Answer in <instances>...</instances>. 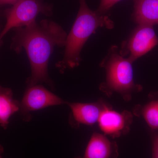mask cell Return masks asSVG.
I'll list each match as a JSON object with an SVG mask.
<instances>
[{"mask_svg": "<svg viewBox=\"0 0 158 158\" xmlns=\"http://www.w3.org/2000/svg\"><path fill=\"white\" fill-rule=\"evenodd\" d=\"M14 29L11 48L17 53L24 49L31 65V75L27 79V86L44 83L53 88L48 76L49 61L56 46H65V31L58 24L47 19Z\"/></svg>", "mask_w": 158, "mask_h": 158, "instance_id": "obj_1", "label": "cell"}, {"mask_svg": "<svg viewBox=\"0 0 158 158\" xmlns=\"http://www.w3.org/2000/svg\"><path fill=\"white\" fill-rule=\"evenodd\" d=\"M114 27V23L108 16L92 11L87 6L85 0H80L77 15L66 37L64 56L56 64L59 72L63 73L66 69L78 66L83 47L98 27L112 29Z\"/></svg>", "mask_w": 158, "mask_h": 158, "instance_id": "obj_2", "label": "cell"}, {"mask_svg": "<svg viewBox=\"0 0 158 158\" xmlns=\"http://www.w3.org/2000/svg\"><path fill=\"white\" fill-rule=\"evenodd\" d=\"M132 64L127 58L119 54L118 46H112L100 63L106 71V81L101 86L102 90L129 95L140 89V86L134 82Z\"/></svg>", "mask_w": 158, "mask_h": 158, "instance_id": "obj_3", "label": "cell"}, {"mask_svg": "<svg viewBox=\"0 0 158 158\" xmlns=\"http://www.w3.org/2000/svg\"><path fill=\"white\" fill-rule=\"evenodd\" d=\"M40 13L49 15L51 10L41 0H18L13 6L5 11L6 22L0 33V44L2 39L11 29L25 27L36 21Z\"/></svg>", "mask_w": 158, "mask_h": 158, "instance_id": "obj_4", "label": "cell"}, {"mask_svg": "<svg viewBox=\"0 0 158 158\" xmlns=\"http://www.w3.org/2000/svg\"><path fill=\"white\" fill-rule=\"evenodd\" d=\"M158 44V37L153 26L141 24L133 30L122 43L119 53L133 63Z\"/></svg>", "mask_w": 158, "mask_h": 158, "instance_id": "obj_5", "label": "cell"}, {"mask_svg": "<svg viewBox=\"0 0 158 158\" xmlns=\"http://www.w3.org/2000/svg\"><path fill=\"white\" fill-rule=\"evenodd\" d=\"M20 106L19 112L23 121L32 119L31 113L48 107L66 104L61 98L44 88L37 85L27 86L24 93Z\"/></svg>", "mask_w": 158, "mask_h": 158, "instance_id": "obj_6", "label": "cell"}, {"mask_svg": "<svg viewBox=\"0 0 158 158\" xmlns=\"http://www.w3.org/2000/svg\"><path fill=\"white\" fill-rule=\"evenodd\" d=\"M71 110L70 122L75 127L80 124L91 125L98 122L102 111L98 104L67 102Z\"/></svg>", "mask_w": 158, "mask_h": 158, "instance_id": "obj_7", "label": "cell"}, {"mask_svg": "<svg viewBox=\"0 0 158 158\" xmlns=\"http://www.w3.org/2000/svg\"><path fill=\"white\" fill-rule=\"evenodd\" d=\"M132 14L138 25L158 24V0H135Z\"/></svg>", "mask_w": 158, "mask_h": 158, "instance_id": "obj_8", "label": "cell"}, {"mask_svg": "<svg viewBox=\"0 0 158 158\" xmlns=\"http://www.w3.org/2000/svg\"><path fill=\"white\" fill-rule=\"evenodd\" d=\"M114 151L113 144L107 138L94 133L88 142L84 156L76 158H112Z\"/></svg>", "mask_w": 158, "mask_h": 158, "instance_id": "obj_9", "label": "cell"}, {"mask_svg": "<svg viewBox=\"0 0 158 158\" xmlns=\"http://www.w3.org/2000/svg\"><path fill=\"white\" fill-rule=\"evenodd\" d=\"M20 102L13 97L10 88L0 85V126L6 130L12 115L20 110Z\"/></svg>", "mask_w": 158, "mask_h": 158, "instance_id": "obj_10", "label": "cell"}, {"mask_svg": "<svg viewBox=\"0 0 158 158\" xmlns=\"http://www.w3.org/2000/svg\"><path fill=\"white\" fill-rule=\"evenodd\" d=\"M98 121L102 131L111 136L119 134L126 123L123 114L106 107L102 111Z\"/></svg>", "mask_w": 158, "mask_h": 158, "instance_id": "obj_11", "label": "cell"}, {"mask_svg": "<svg viewBox=\"0 0 158 158\" xmlns=\"http://www.w3.org/2000/svg\"><path fill=\"white\" fill-rule=\"evenodd\" d=\"M145 121L152 128L158 129V100L153 101L148 104L143 110Z\"/></svg>", "mask_w": 158, "mask_h": 158, "instance_id": "obj_12", "label": "cell"}, {"mask_svg": "<svg viewBox=\"0 0 158 158\" xmlns=\"http://www.w3.org/2000/svg\"><path fill=\"white\" fill-rule=\"evenodd\" d=\"M120 1L121 0H101L98 9L96 11L99 14H104L115 4Z\"/></svg>", "mask_w": 158, "mask_h": 158, "instance_id": "obj_13", "label": "cell"}, {"mask_svg": "<svg viewBox=\"0 0 158 158\" xmlns=\"http://www.w3.org/2000/svg\"><path fill=\"white\" fill-rule=\"evenodd\" d=\"M153 158H158V136L156 137L153 141Z\"/></svg>", "mask_w": 158, "mask_h": 158, "instance_id": "obj_14", "label": "cell"}, {"mask_svg": "<svg viewBox=\"0 0 158 158\" xmlns=\"http://www.w3.org/2000/svg\"><path fill=\"white\" fill-rule=\"evenodd\" d=\"M18 0H0V6L8 4L13 5Z\"/></svg>", "mask_w": 158, "mask_h": 158, "instance_id": "obj_15", "label": "cell"}, {"mask_svg": "<svg viewBox=\"0 0 158 158\" xmlns=\"http://www.w3.org/2000/svg\"><path fill=\"white\" fill-rule=\"evenodd\" d=\"M4 151V148L1 144H0V158H2V154Z\"/></svg>", "mask_w": 158, "mask_h": 158, "instance_id": "obj_16", "label": "cell"}, {"mask_svg": "<svg viewBox=\"0 0 158 158\" xmlns=\"http://www.w3.org/2000/svg\"><path fill=\"white\" fill-rule=\"evenodd\" d=\"M1 45H2V44H0V46H1Z\"/></svg>", "mask_w": 158, "mask_h": 158, "instance_id": "obj_17", "label": "cell"}]
</instances>
